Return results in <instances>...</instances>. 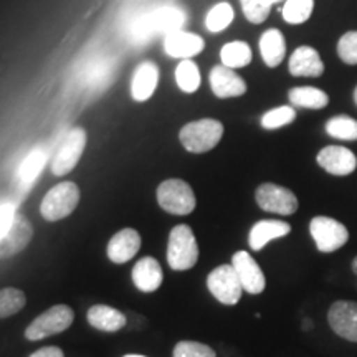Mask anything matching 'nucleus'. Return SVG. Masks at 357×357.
<instances>
[{"instance_id": "25", "label": "nucleus", "mask_w": 357, "mask_h": 357, "mask_svg": "<svg viewBox=\"0 0 357 357\" xmlns=\"http://www.w3.org/2000/svg\"><path fill=\"white\" fill-rule=\"evenodd\" d=\"M222 65L229 66V68H242L252 61V48L245 42H230L223 45L220 50Z\"/></svg>"}, {"instance_id": "6", "label": "nucleus", "mask_w": 357, "mask_h": 357, "mask_svg": "<svg viewBox=\"0 0 357 357\" xmlns=\"http://www.w3.org/2000/svg\"><path fill=\"white\" fill-rule=\"evenodd\" d=\"M75 312L66 305H55L35 318L25 329V337L29 341H40V339L55 336L66 331L73 324Z\"/></svg>"}, {"instance_id": "21", "label": "nucleus", "mask_w": 357, "mask_h": 357, "mask_svg": "<svg viewBox=\"0 0 357 357\" xmlns=\"http://www.w3.org/2000/svg\"><path fill=\"white\" fill-rule=\"evenodd\" d=\"M88 323L98 331L116 333L128 324L126 314L106 305H95L88 310Z\"/></svg>"}, {"instance_id": "12", "label": "nucleus", "mask_w": 357, "mask_h": 357, "mask_svg": "<svg viewBox=\"0 0 357 357\" xmlns=\"http://www.w3.org/2000/svg\"><path fill=\"white\" fill-rule=\"evenodd\" d=\"M231 266L236 271L240 283H242L243 291L250 294H260L266 288V278L263 270L258 265L255 258L250 255L245 250H238L231 257Z\"/></svg>"}, {"instance_id": "19", "label": "nucleus", "mask_w": 357, "mask_h": 357, "mask_svg": "<svg viewBox=\"0 0 357 357\" xmlns=\"http://www.w3.org/2000/svg\"><path fill=\"white\" fill-rule=\"evenodd\" d=\"M164 275L159 261L153 257H144L132 268V281L142 293L158 291L162 284Z\"/></svg>"}, {"instance_id": "13", "label": "nucleus", "mask_w": 357, "mask_h": 357, "mask_svg": "<svg viewBox=\"0 0 357 357\" xmlns=\"http://www.w3.org/2000/svg\"><path fill=\"white\" fill-rule=\"evenodd\" d=\"M319 167L333 176H349L357 169V158L344 146H326L316 155Z\"/></svg>"}, {"instance_id": "18", "label": "nucleus", "mask_w": 357, "mask_h": 357, "mask_svg": "<svg viewBox=\"0 0 357 357\" xmlns=\"http://www.w3.org/2000/svg\"><path fill=\"white\" fill-rule=\"evenodd\" d=\"M289 73L293 77H312L318 78L324 73V63L318 50L312 47H300L289 56Z\"/></svg>"}, {"instance_id": "26", "label": "nucleus", "mask_w": 357, "mask_h": 357, "mask_svg": "<svg viewBox=\"0 0 357 357\" xmlns=\"http://www.w3.org/2000/svg\"><path fill=\"white\" fill-rule=\"evenodd\" d=\"M326 132L339 141H357V121L351 116H334L326 123Z\"/></svg>"}, {"instance_id": "20", "label": "nucleus", "mask_w": 357, "mask_h": 357, "mask_svg": "<svg viewBox=\"0 0 357 357\" xmlns=\"http://www.w3.org/2000/svg\"><path fill=\"white\" fill-rule=\"evenodd\" d=\"M291 231V225L283 220H260L252 227L248 234L250 248L260 252L271 240L283 238Z\"/></svg>"}, {"instance_id": "15", "label": "nucleus", "mask_w": 357, "mask_h": 357, "mask_svg": "<svg viewBox=\"0 0 357 357\" xmlns=\"http://www.w3.org/2000/svg\"><path fill=\"white\" fill-rule=\"evenodd\" d=\"M211 86L217 98H236L247 93V83L243 78L225 65L213 66L211 71Z\"/></svg>"}, {"instance_id": "14", "label": "nucleus", "mask_w": 357, "mask_h": 357, "mask_svg": "<svg viewBox=\"0 0 357 357\" xmlns=\"http://www.w3.org/2000/svg\"><path fill=\"white\" fill-rule=\"evenodd\" d=\"M32 223L26 220L24 215H20V213H15L10 229L3 235V238L0 240V260H6V258H10L22 252V250H25L26 245L32 240Z\"/></svg>"}, {"instance_id": "31", "label": "nucleus", "mask_w": 357, "mask_h": 357, "mask_svg": "<svg viewBox=\"0 0 357 357\" xmlns=\"http://www.w3.org/2000/svg\"><path fill=\"white\" fill-rule=\"evenodd\" d=\"M296 118V111L293 106H280V108L270 109L268 113L263 114L261 118V128L268 129V131H275L287 124H291Z\"/></svg>"}, {"instance_id": "1", "label": "nucleus", "mask_w": 357, "mask_h": 357, "mask_svg": "<svg viewBox=\"0 0 357 357\" xmlns=\"http://www.w3.org/2000/svg\"><path fill=\"white\" fill-rule=\"evenodd\" d=\"M185 22V13L181 8L166 6L159 7L153 12L137 17L131 25V40L134 43H144L153 35L171 33L181 29Z\"/></svg>"}, {"instance_id": "27", "label": "nucleus", "mask_w": 357, "mask_h": 357, "mask_svg": "<svg viewBox=\"0 0 357 357\" xmlns=\"http://www.w3.org/2000/svg\"><path fill=\"white\" fill-rule=\"evenodd\" d=\"M234 7L227 2H220L208 10L207 17H205V25H207V30L218 33L222 30H225L234 22Z\"/></svg>"}, {"instance_id": "5", "label": "nucleus", "mask_w": 357, "mask_h": 357, "mask_svg": "<svg viewBox=\"0 0 357 357\" xmlns=\"http://www.w3.org/2000/svg\"><path fill=\"white\" fill-rule=\"evenodd\" d=\"M158 202L172 215H189L197 205L192 187L181 178H167L158 187Z\"/></svg>"}, {"instance_id": "32", "label": "nucleus", "mask_w": 357, "mask_h": 357, "mask_svg": "<svg viewBox=\"0 0 357 357\" xmlns=\"http://www.w3.org/2000/svg\"><path fill=\"white\" fill-rule=\"evenodd\" d=\"M45 160H47L45 153L40 149L33 151V153L26 155L24 162H22L20 172H19V176L24 184H30V182H33L35 178L40 176V172H42V169L45 166Z\"/></svg>"}, {"instance_id": "33", "label": "nucleus", "mask_w": 357, "mask_h": 357, "mask_svg": "<svg viewBox=\"0 0 357 357\" xmlns=\"http://www.w3.org/2000/svg\"><path fill=\"white\" fill-rule=\"evenodd\" d=\"M172 357H217L211 346L197 341H181L174 347Z\"/></svg>"}, {"instance_id": "22", "label": "nucleus", "mask_w": 357, "mask_h": 357, "mask_svg": "<svg viewBox=\"0 0 357 357\" xmlns=\"http://www.w3.org/2000/svg\"><path fill=\"white\" fill-rule=\"evenodd\" d=\"M159 82L158 66L151 61H146L134 71L131 83V95L136 101H146L154 95Z\"/></svg>"}, {"instance_id": "8", "label": "nucleus", "mask_w": 357, "mask_h": 357, "mask_svg": "<svg viewBox=\"0 0 357 357\" xmlns=\"http://www.w3.org/2000/svg\"><path fill=\"white\" fill-rule=\"evenodd\" d=\"M207 288L212 296L225 306H235L242 300L243 287L231 263L220 265L211 271V275L207 276Z\"/></svg>"}, {"instance_id": "40", "label": "nucleus", "mask_w": 357, "mask_h": 357, "mask_svg": "<svg viewBox=\"0 0 357 357\" xmlns=\"http://www.w3.org/2000/svg\"><path fill=\"white\" fill-rule=\"evenodd\" d=\"M268 2H270L271 6H273V3H276V2H281V0H268Z\"/></svg>"}, {"instance_id": "23", "label": "nucleus", "mask_w": 357, "mask_h": 357, "mask_svg": "<svg viewBox=\"0 0 357 357\" xmlns=\"http://www.w3.org/2000/svg\"><path fill=\"white\" fill-rule=\"evenodd\" d=\"M260 53L266 66L276 68L287 55V43H284L283 33L276 29L266 30L260 38Z\"/></svg>"}, {"instance_id": "4", "label": "nucleus", "mask_w": 357, "mask_h": 357, "mask_svg": "<svg viewBox=\"0 0 357 357\" xmlns=\"http://www.w3.org/2000/svg\"><path fill=\"white\" fill-rule=\"evenodd\" d=\"M79 202V189L75 182H61L47 192L40 205L42 217L48 222H58L68 217Z\"/></svg>"}, {"instance_id": "16", "label": "nucleus", "mask_w": 357, "mask_h": 357, "mask_svg": "<svg viewBox=\"0 0 357 357\" xmlns=\"http://www.w3.org/2000/svg\"><path fill=\"white\" fill-rule=\"evenodd\" d=\"M141 235L134 229H123L118 234L111 236L108 243V257L116 265H123L131 260V258L139 252L141 248Z\"/></svg>"}, {"instance_id": "34", "label": "nucleus", "mask_w": 357, "mask_h": 357, "mask_svg": "<svg viewBox=\"0 0 357 357\" xmlns=\"http://www.w3.org/2000/svg\"><path fill=\"white\" fill-rule=\"evenodd\" d=\"M247 20L252 24H261L270 15L271 3L268 0H240Z\"/></svg>"}, {"instance_id": "2", "label": "nucleus", "mask_w": 357, "mask_h": 357, "mask_svg": "<svg viewBox=\"0 0 357 357\" xmlns=\"http://www.w3.org/2000/svg\"><path fill=\"white\" fill-rule=\"evenodd\" d=\"M199 260V245L189 225L181 223L169 234L167 263L172 270L185 271L195 266Z\"/></svg>"}, {"instance_id": "28", "label": "nucleus", "mask_w": 357, "mask_h": 357, "mask_svg": "<svg viewBox=\"0 0 357 357\" xmlns=\"http://www.w3.org/2000/svg\"><path fill=\"white\" fill-rule=\"evenodd\" d=\"M176 82L182 91L185 93L197 91L200 86L199 66L192 60L181 61V65L176 68Z\"/></svg>"}, {"instance_id": "38", "label": "nucleus", "mask_w": 357, "mask_h": 357, "mask_svg": "<svg viewBox=\"0 0 357 357\" xmlns=\"http://www.w3.org/2000/svg\"><path fill=\"white\" fill-rule=\"evenodd\" d=\"M352 271H354V275L357 276V257L352 260Z\"/></svg>"}, {"instance_id": "11", "label": "nucleus", "mask_w": 357, "mask_h": 357, "mask_svg": "<svg viewBox=\"0 0 357 357\" xmlns=\"http://www.w3.org/2000/svg\"><path fill=\"white\" fill-rule=\"evenodd\" d=\"M328 324L339 337L357 342V301H334L328 310Z\"/></svg>"}, {"instance_id": "9", "label": "nucleus", "mask_w": 357, "mask_h": 357, "mask_svg": "<svg viewBox=\"0 0 357 357\" xmlns=\"http://www.w3.org/2000/svg\"><path fill=\"white\" fill-rule=\"evenodd\" d=\"M86 147V132L82 128H75L66 134L52 160V172L55 176H66L78 166Z\"/></svg>"}, {"instance_id": "36", "label": "nucleus", "mask_w": 357, "mask_h": 357, "mask_svg": "<svg viewBox=\"0 0 357 357\" xmlns=\"http://www.w3.org/2000/svg\"><path fill=\"white\" fill-rule=\"evenodd\" d=\"M13 217H15V208H13V205H0V240L3 238V235H6L8 229H10Z\"/></svg>"}, {"instance_id": "29", "label": "nucleus", "mask_w": 357, "mask_h": 357, "mask_svg": "<svg viewBox=\"0 0 357 357\" xmlns=\"http://www.w3.org/2000/svg\"><path fill=\"white\" fill-rule=\"evenodd\" d=\"M26 303L25 293L17 288L0 289V319L10 318L17 312L24 310Z\"/></svg>"}, {"instance_id": "24", "label": "nucleus", "mask_w": 357, "mask_h": 357, "mask_svg": "<svg viewBox=\"0 0 357 357\" xmlns=\"http://www.w3.org/2000/svg\"><path fill=\"white\" fill-rule=\"evenodd\" d=\"M288 100L293 106L306 109H323L329 105V96L314 86H296L289 89Z\"/></svg>"}, {"instance_id": "10", "label": "nucleus", "mask_w": 357, "mask_h": 357, "mask_svg": "<svg viewBox=\"0 0 357 357\" xmlns=\"http://www.w3.org/2000/svg\"><path fill=\"white\" fill-rule=\"evenodd\" d=\"M258 207L265 212L278 213V215H293L298 211V199L287 187L273 182L261 184L255 192Z\"/></svg>"}, {"instance_id": "35", "label": "nucleus", "mask_w": 357, "mask_h": 357, "mask_svg": "<svg viewBox=\"0 0 357 357\" xmlns=\"http://www.w3.org/2000/svg\"><path fill=\"white\" fill-rule=\"evenodd\" d=\"M337 55L347 65H357V32H347L339 38Z\"/></svg>"}, {"instance_id": "30", "label": "nucleus", "mask_w": 357, "mask_h": 357, "mask_svg": "<svg viewBox=\"0 0 357 357\" xmlns=\"http://www.w3.org/2000/svg\"><path fill=\"white\" fill-rule=\"evenodd\" d=\"M314 0H287L283 7V19L291 25H300L310 19Z\"/></svg>"}, {"instance_id": "39", "label": "nucleus", "mask_w": 357, "mask_h": 357, "mask_svg": "<svg viewBox=\"0 0 357 357\" xmlns=\"http://www.w3.org/2000/svg\"><path fill=\"white\" fill-rule=\"evenodd\" d=\"M123 357H146V356H139V354H128V356H123Z\"/></svg>"}, {"instance_id": "3", "label": "nucleus", "mask_w": 357, "mask_h": 357, "mask_svg": "<svg viewBox=\"0 0 357 357\" xmlns=\"http://www.w3.org/2000/svg\"><path fill=\"white\" fill-rule=\"evenodd\" d=\"M223 137V124L217 119L205 118L185 124L178 132V139L189 153L202 154L215 147Z\"/></svg>"}, {"instance_id": "7", "label": "nucleus", "mask_w": 357, "mask_h": 357, "mask_svg": "<svg viewBox=\"0 0 357 357\" xmlns=\"http://www.w3.org/2000/svg\"><path fill=\"white\" fill-rule=\"evenodd\" d=\"M310 234L321 253L337 252L349 240V231L344 223L324 215L312 218L310 222Z\"/></svg>"}, {"instance_id": "17", "label": "nucleus", "mask_w": 357, "mask_h": 357, "mask_svg": "<svg viewBox=\"0 0 357 357\" xmlns=\"http://www.w3.org/2000/svg\"><path fill=\"white\" fill-rule=\"evenodd\" d=\"M204 38L200 35L185 32V30H174V32L166 35L164 40V48L167 55L174 58H189L199 55L204 50Z\"/></svg>"}, {"instance_id": "37", "label": "nucleus", "mask_w": 357, "mask_h": 357, "mask_svg": "<svg viewBox=\"0 0 357 357\" xmlns=\"http://www.w3.org/2000/svg\"><path fill=\"white\" fill-rule=\"evenodd\" d=\"M30 357H65L63 351L56 346H50V347H42L37 352H33Z\"/></svg>"}, {"instance_id": "41", "label": "nucleus", "mask_w": 357, "mask_h": 357, "mask_svg": "<svg viewBox=\"0 0 357 357\" xmlns=\"http://www.w3.org/2000/svg\"><path fill=\"white\" fill-rule=\"evenodd\" d=\"M354 100H356V105H357V86L354 89Z\"/></svg>"}]
</instances>
